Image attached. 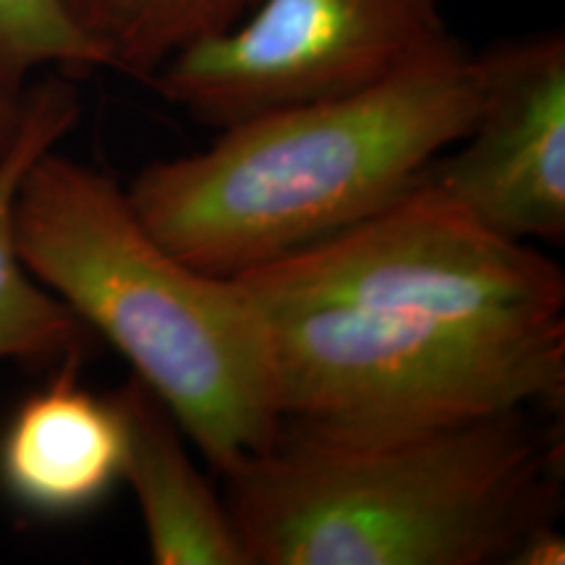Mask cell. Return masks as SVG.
Instances as JSON below:
<instances>
[{"label": "cell", "instance_id": "1", "mask_svg": "<svg viewBox=\"0 0 565 565\" xmlns=\"http://www.w3.org/2000/svg\"><path fill=\"white\" fill-rule=\"evenodd\" d=\"M233 278L265 328L282 419L387 435L563 414V270L427 175L366 221Z\"/></svg>", "mask_w": 565, "mask_h": 565}, {"label": "cell", "instance_id": "2", "mask_svg": "<svg viewBox=\"0 0 565 565\" xmlns=\"http://www.w3.org/2000/svg\"><path fill=\"white\" fill-rule=\"evenodd\" d=\"M249 565H498L563 508V433L500 412L414 433L282 419L221 475Z\"/></svg>", "mask_w": 565, "mask_h": 565}, {"label": "cell", "instance_id": "3", "mask_svg": "<svg viewBox=\"0 0 565 565\" xmlns=\"http://www.w3.org/2000/svg\"><path fill=\"white\" fill-rule=\"evenodd\" d=\"M482 89L479 55L454 40L377 87L217 129L207 150L141 168L126 194L175 257L233 278L404 196L466 137Z\"/></svg>", "mask_w": 565, "mask_h": 565}, {"label": "cell", "instance_id": "4", "mask_svg": "<svg viewBox=\"0 0 565 565\" xmlns=\"http://www.w3.org/2000/svg\"><path fill=\"white\" fill-rule=\"evenodd\" d=\"M13 231L32 278L121 353L217 477L270 445L273 359L242 282L175 257L121 183L55 147L21 179Z\"/></svg>", "mask_w": 565, "mask_h": 565}, {"label": "cell", "instance_id": "5", "mask_svg": "<svg viewBox=\"0 0 565 565\" xmlns=\"http://www.w3.org/2000/svg\"><path fill=\"white\" fill-rule=\"evenodd\" d=\"M440 0H257L150 87L210 129L377 87L454 42Z\"/></svg>", "mask_w": 565, "mask_h": 565}, {"label": "cell", "instance_id": "6", "mask_svg": "<svg viewBox=\"0 0 565 565\" xmlns=\"http://www.w3.org/2000/svg\"><path fill=\"white\" fill-rule=\"evenodd\" d=\"M482 103L427 179L511 242L565 238V38L529 34L479 53Z\"/></svg>", "mask_w": 565, "mask_h": 565}, {"label": "cell", "instance_id": "7", "mask_svg": "<svg viewBox=\"0 0 565 565\" xmlns=\"http://www.w3.org/2000/svg\"><path fill=\"white\" fill-rule=\"evenodd\" d=\"M79 364L82 356L61 362L0 435V484L32 513L89 511L121 482V414L110 395L82 385Z\"/></svg>", "mask_w": 565, "mask_h": 565}, {"label": "cell", "instance_id": "8", "mask_svg": "<svg viewBox=\"0 0 565 565\" xmlns=\"http://www.w3.org/2000/svg\"><path fill=\"white\" fill-rule=\"evenodd\" d=\"M124 422V475L158 565H249L223 492L196 469L186 435L139 377L110 393Z\"/></svg>", "mask_w": 565, "mask_h": 565}, {"label": "cell", "instance_id": "9", "mask_svg": "<svg viewBox=\"0 0 565 565\" xmlns=\"http://www.w3.org/2000/svg\"><path fill=\"white\" fill-rule=\"evenodd\" d=\"M79 116V92L68 74L55 71L32 79L17 139L0 154V362L58 366L84 356L92 343L87 324L21 263L13 231L21 179L42 152L58 147Z\"/></svg>", "mask_w": 565, "mask_h": 565}, {"label": "cell", "instance_id": "10", "mask_svg": "<svg viewBox=\"0 0 565 565\" xmlns=\"http://www.w3.org/2000/svg\"><path fill=\"white\" fill-rule=\"evenodd\" d=\"M108 55L110 71L150 82L175 53L246 17L257 0H61Z\"/></svg>", "mask_w": 565, "mask_h": 565}, {"label": "cell", "instance_id": "11", "mask_svg": "<svg viewBox=\"0 0 565 565\" xmlns=\"http://www.w3.org/2000/svg\"><path fill=\"white\" fill-rule=\"evenodd\" d=\"M47 68L71 76L110 71V63L61 0H0V84L24 89Z\"/></svg>", "mask_w": 565, "mask_h": 565}, {"label": "cell", "instance_id": "12", "mask_svg": "<svg viewBox=\"0 0 565 565\" xmlns=\"http://www.w3.org/2000/svg\"><path fill=\"white\" fill-rule=\"evenodd\" d=\"M565 540L555 524H542L529 532L521 545L515 547L508 565H563Z\"/></svg>", "mask_w": 565, "mask_h": 565}, {"label": "cell", "instance_id": "13", "mask_svg": "<svg viewBox=\"0 0 565 565\" xmlns=\"http://www.w3.org/2000/svg\"><path fill=\"white\" fill-rule=\"evenodd\" d=\"M24 95L26 87L9 89L6 84H0V154L17 139L21 118H24Z\"/></svg>", "mask_w": 565, "mask_h": 565}]
</instances>
